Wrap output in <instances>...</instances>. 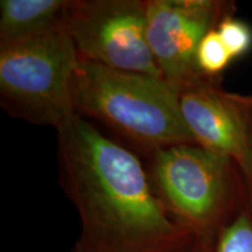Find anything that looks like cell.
I'll list each match as a JSON object with an SVG mask.
<instances>
[{
  "label": "cell",
  "instance_id": "cell-1",
  "mask_svg": "<svg viewBox=\"0 0 252 252\" xmlns=\"http://www.w3.org/2000/svg\"><path fill=\"white\" fill-rule=\"evenodd\" d=\"M60 185L81 231L71 252H185L194 236L168 215L128 147L75 113L56 128Z\"/></svg>",
  "mask_w": 252,
  "mask_h": 252
},
{
  "label": "cell",
  "instance_id": "cell-2",
  "mask_svg": "<svg viewBox=\"0 0 252 252\" xmlns=\"http://www.w3.org/2000/svg\"><path fill=\"white\" fill-rule=\"evenodd\" d=\"M71 93L77 115L104 125L144 156L195 144L180 111V89L163 77L80 59Z\"/></svg>",
  "mask_w": 252,
  "mask_h": 252
},
{
  "label": "cell",
  "instance_id": "cell-3",
  "mask_svg": "<svg viewBox=\"0 0 252 252\" xmlns=\"http://www.w3.org/2000/svg\"><path fill=\"white\" fill-rule=\"evenodd\" d=\"M145 157L154 194L168 215L195 238L217 241L245 208L241 171L229 158L196 144L174 145Z\"/></svg>",
  "mask_w": 252,
  "mask_h": 252
},
{
  "label": "cell",
  "instance_id": "cell-4",
  "mask_svg": "<svg viewBox=\"0 0 252 252\" xmlns=\"http://www.w3.org/2000/svg\"><path fill=\"white\" fill-rule=\"evenodd\" d=\"M80 55L64 26L0 45V104L13 118L58 128L75 115L72 80Z\"/></svg>",
  "mask_w": 252,
  "mask_h": 252
},
{
  "label": "cell",
  "instance_id": "cell-5",
  "mask_svg": "<svg viewBox=\"0 0 252 252\" xmlns=\"http://www.w3.org/2000/svg\"><path fill=\"white\" fill-rule=\"evenodd\" d=\"M63 26L80 59L163 77L147 42L146 0H69Z\"/></svg>",
  "mask_w": 252,
  "mask_h": 252
},
{
  "label": "cell",
  "instance_id": "cell-6",
  "mask_svg": "<svg viewBox=\"0 0 252 252\" xmlns=\"http://www.w3.org/2000/svg\"><path fill=\"white\" fill-rule=\"evenodd\" d=\"M235 9L234 1L223 0H146L147 42L163 78L179 89L203 78L198 45Z\"/></svg>",
  "mask_w": 252,
  "mask_h": 252
},
{
  "label": "cell",
  "instance_id": "cell-7",
  "mask_svg": "<svg viewBox=\"0 0 252 252\" xmlns=\"http://www.w3.org/2000/svg\"><path fill=\"white\" fill-rule=\"evenodd\" d=\"M179 104L195 144L241 165L252 135V94L231 93L220 80L203 77L181 88Z\"/></svg>",
  "mask_w": 252,
  "mask_h": 252
},
{
  "label": "cell",
  "instance_id": "cell-8",
  "mask_svg": "<svg viewBox=\"0 0 252 252\" xmlns=\"http://www.w3.org/2000/svg\"><path fill=\"white\" fill-rule=\"evenodd\" d=\"M69 0H1L0 45L32 39L62 26Z\"/></svg>",
  "mask_w": 252,
  "mask_h": 252
},
{
  "label": "cell",
  "instance_id": "cell-9",
  "mask_svg": "<svg viewBox=\"0 0 252 252\" xmlns=\"http://www.w3.org/2000/svg\"><path fill=\"white\" fill-rule=\"evenodd\" d=\"M234 60L223 45L216 28L209 31L201 40L196 52V65L201 75L220 80L223 71Z\"/></svg>",
  "mask_w": 252,
  "mask_h": 252
},
{
  "label": "cell",
  "instance_id": "cell-10",
  "mask_svg": "<svg viewBox=\"0 0 252 252\" xmlns=\"http://www.w3.org/2000/svg\"><path fill=\"white\" fill-rule=\"evenodd\" d=\"M215 252H252V215L247 208L220 232Z\"/></svg>",
  "mask_w": 252,
  "mask_h": 252
},
{
  "label": "cell",
  "instance_id": "cell-11",
  "mask_svg": "<svg viewBox=\"0 0 252 252\" xmlns=\"http://www.w3.org/2000/svg\"><path fill=\"white\" fill-rule=\"evenodd\" d=\"M223 45L232 60L243 58L252 49V27L235 14L226 15L216 27Z\"/></svg>",
  "mask_w": 252,
  "mask_h": 252
},
{
  "label": "cell",
  "instance_id": "cell-12",
  "mask_svg": "<svg viewBox=\"0 0 252 252\" xmlns=\"http://www.w3.org/2000/svg\"><path fill=\"white\" fill-rule=\"evenodd\" d=\"M238 167L239 171H241L242 179H243L245 208L252 215V135L243 161Z\"/></svg>",
  "mask_w": 252,
  "mask_h": 252
},
{
  "label": "cell",
  "instance_id": "cell-13",
  "mask_svg": "<svg viewBox=\"0 0 252 252\" xmlns=\"http://www.w3.org/2000/svg\"><path fill=\"white\" fill-rule=\"evenodd\" d=\"M216 241L206 238H194L185 252H215Z\"/></svg>",
  "mask_w": 252,
  "mask_h": 252
}]
</instances>
